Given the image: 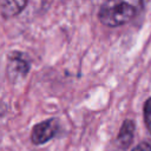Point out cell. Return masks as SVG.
I'll return each mask as SVG.
<instances>
[{"instance_id":"obj_3","label":"cell","mask_w":151,"mask_h":151,"mask_svg":"<svg viewBox=\"0 0 151 151\" xmlns=\"http://www.w3.org/2000/svg\"><path fill=\"white\" fill-rule=\"evenodd\" d=\"M29 71V61L25 54L12 52L8 57V72L14 77H25Z\"/></svg>"},{"instance_id":"obj_2","label":"cell","mask_w":151,"mask_h":151,"mask_svg":"<svg viewBox=\"0 0 151 151\" xmlns=\"http://www.w3.org/2000/svg\"><path fill=\"white\" fill-rule=\"evenodd\" d=\"M59 130V123L57 119L51 118L44 120L33 126L31 132V140L35 145H41L55 137Z\"/></svg>"},{"instance_id":"obj_4","label":"cell","mask_w":151,"mask_h":151,"mask_svg":"<svg viewBox=\"0 0 151 151\" xmlns=\"http://www.w3.org/2000/svg\"><path fill=\"white\" fill-rule=\"evenodd\" d=\"M134 123L130 119L124 120V123L122 124L117 137V143L122 149H127L132 144L134 137Z\"/></svg>"},{"instance_id":"obj_7","label":"cell","mask_w":151,"mask_h":151,"mask_svg":"<svg viewBox=\"0 0 151 151\" xmlns=\"http://www.w3.org/2000/svg\"><path fill=\"white\" fill-rule=\"evenodd\" d=\"M132 151H151V145H149L147 143H142L138 144Z\"/></svg>"},{"instance_id":"obj_5","label":"cell","mask_w":151,"mask_h":151,"mask_svg":"<svg viewBox=\"0 0 151 151\" xmlns=\"http://www.w3.org/2000/svg\"><path fill=\"white\" fill-rule=\"evenodd\" d=\"M28 0H4L1 6V14L5 18H13L18 15L26 7Z\"/></svg>"},{"instance_id":"obj_6","label":"cell","mask_w":151,"mask_h":151,"mask_svg":"<svg viewBox=\"0 0 151 151\" xmlns=\"http://www.w3.org/2000/svg\"><path fill=\"white\" fill-rule=\"evenodd\" d=\"M144 122H145V126L149 130V132L151 133V98H149L145 104H144Z\"/></svg>"},{"instance_id":"obj_1","label":"cell","mask_w":151,"mask_h":151,"mask_svg":"<svg viewBox=\"0 0 151 151\" xmlns=\"http://www.w3.org/2000/svg\"><path fill=\"white\" fill-rule=\"evenodd\" d=\"M143 0H106L98 13L100 22L107 27H117L132 20L140 11Z\"/></svg>"}]
</instances>
